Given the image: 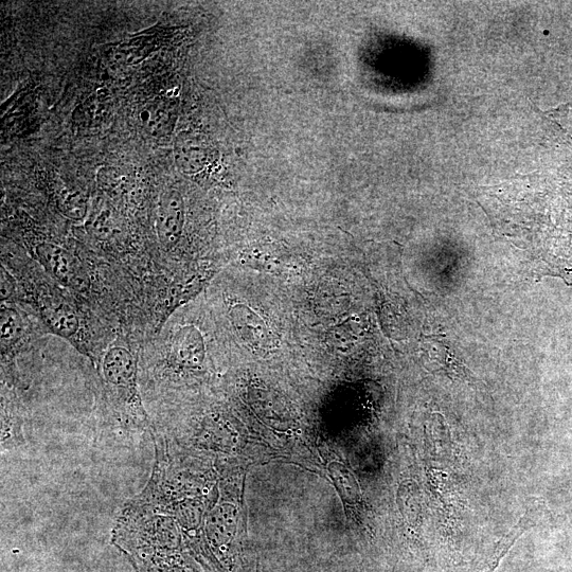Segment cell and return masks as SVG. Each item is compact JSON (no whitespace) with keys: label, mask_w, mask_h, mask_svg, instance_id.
I'll list each match as a JSON object with an SVG mask.
<instances>
[{"label":"cell","mask_w":572,"mask_h":572,"mask_svg":"<svg viewBox=\"0 0 572 572\" xmlns=\"http://www.w3.org/2000/svg\"><path fill=\"white\" fill-rule=\"evenodd\" d=\"M204 361V346L200 333L191 327L176 333L170 352L174 370L199 369Z\"/></svg>","instance_id":"5"},{"label":"cell","mask_w":572,"mask_h":572,"mask_svg":"<svg viewBox=\"0 0 572 572\" xmlns=\"http://www.w3.org/2000/svg\"><path fill=\"white\" fill-rule=\"evenodd\" d=\"M0 331H2V351L7 354L22 341L24 324L19 312L8 306L2 307V319H0Z\"/></svg>","instance_id":"7"},{"label":"cell","mask_w":572,"mask_h":572,"mask_svg":"<svg viewBox=\"0 0 572 572\" xmlns=\"http://www.w3.org/2000/svg\"><path fill=\"white\" fill-rule=\"evenodd\" d=\"M185 221L184 201L175 190L160 195L157 206L156 230L160 244L172 249L180 242Z\"/></svg>","instance_id":"2"},{"label":"cell","mask_w":572,"mask_h":572,"mask_svg":"<svg viewBox=\"0 0 572 572\" xmlns=\"http://www.w3.org/2000/svg\"><path fill=\"white\" fill-rule=\"evenodd\" d=\"M207 157V151L200 147L181 145L175 150V163L185 173H195L201 170Z\"/></svg>","instance_id":"10"},{"label":"cell","mask_w":572,"mask_h":572,"mask_svg":"<svg viewBox=\"0 0 572 572\" xmlns=\"http://www.w3.org/2000/svg\"><path fill=\"white\" fill-rule=\"evenodd\" d=\"M355 572H364V571H363L362 569H359V570H357V571H355Z\"/></svg>","instance_id":"14"},{"label":"cell","mask_w":572,"mask_h":572,"mask_svg":"<svg viewBox=\"0 0 572 572\" xmlns=\"http://www.w3.org/2000/svg\"><path fill=\"white\" fill-rule=\"evenodd\" d=\"M542 114L572 138V100Z\"/></svg>","instance_id":"13"},{"label":"cell","mask_w":572,"mask_h":572,"mask_svg":"<svg viewBox=\"0 0 572 572\" xmlns=\"http://www.w3.org/2000/svg\"><path fill=\"white\" fill-rule=\"evenodd\" d=\"M101 377L123 424L129 428H150L138 389V362L127 347L107 350L101 362Z\"/></svg>","instance_id":"1"},{"label":"cell","mask_w":572,"mask_h":572,"mask_svg":"<svg viewBox=\"0 0 572 572\" xmlns=\"http://www.w3.org/2000/svg\"><path fill=\"white\" fill-rule=\"evenodd\" d=\"M170 117V111L165 102L150 104L140 115L143 125L155 136L167 134Z\"/></svg>","instance_id":"9"},{"label":"cell","mask_w":572,"mask_h":572,"mask_svg":"<svg viewBox=\"0 0 572 572\" xmlns=\"http://www.w3.org/2000/svg\"><path fill=\"white\" fill-rule=\"evenodd\" d=\"M331 475L336 481L339 492L344 493L347 503H356L359 498V489L354 476L341 463H334L330 469Z\"/></svg>","instance_id":"12"},{"label":"cell","mask_w":572,"mask_h":572,"mask_svg":"<svg viewBox=\"0 0 572 572\" xmlns=\"http://www.w3.org/2000/svg\"><path fill=\"white\" fill-rule=\"evenodd\" d=\"M47 328L68 341H74L80 332V318L73 307L62 301L48 300L41 307Z\"/></svg>","instance_id":"6"},{"label":"cell","mask_w":572,"mask_h":572,"mask_svg":"<svg viewBox=\"0 0 572 572\" xmlns=\"http://www.w3.org/2000/svg\"><path fill=\"white\" fill-rule=\"evenodd\" d=\"M35 254L46 271L65 285L81 284V273L77 261L66 249L57 244L41 243Z\"/></svg>","instance_id":"4"},{"label":"cell","mask_w":572,"mask_h":572,"mask_svg":"<svg viewBox=\"0 0 572 572\" xmlns=\"http://www.w3.org/2000/svg\"><path fill=\"white\" fill-rule=\"evenodd\" d=\"M58 206L70 220L82 221L87 214V200L80 191L64 190L58 199Z\"/></svg>","instance_id":"11"},{"label":"cell","mask_w":572,"mask_h":572,"mask_svg":"<svg viewBox=\"0 0 572 572\" xmlns=\"http://www.w3.org/2000/svg\"><path fill=\"white\" fill-rule=\"evenodd\" d=\"M535 521L536 509L535 507H530L525 511L521 520L493 546L486 556L464 565L456 572H495L510 549L533 527Z\"/></svg>","instance_id":"3"},{"label":"cell","mask_w":572,"mask_h":572,"mask_svg":"<svg viewBox=\"0 0 572 572\" xmlns=\"http://www.w3.org/2000/svg\"><path fill=\"white\" fill-rule=\"evenodd\" d=\"M15 405L6 397L3 399L2 408V446L8 449L10 446L20 444L23 440L22 423L23 419L17 413Z\"/></svg>","instance_id":"8"}]
</instances>
